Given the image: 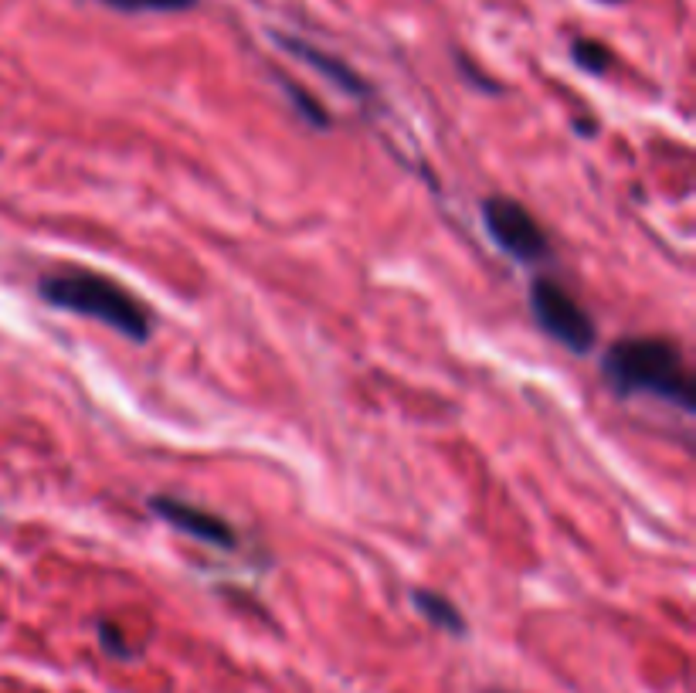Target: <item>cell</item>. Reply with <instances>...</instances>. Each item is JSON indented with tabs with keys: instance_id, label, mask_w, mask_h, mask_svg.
I'll return each mask as SVG.
<instances>
[{
	"instance_id": "6da1fadb",
	"label": "cell",
	"mask_w": 696,
	"mask_h": 693,
	"mask_svg": "<svg viewBox=\"0 0 696 693\" xmlns=\"http://www.w3.org/2000/svg\"><path fill=\"white\" fill-rule=\"evenodd\" d=\"M601 378L618 401L656 398L680 412H696L693 374L683 350L666 337H622L601 354Z\"/></svg>"
},
{
	"instance_id": "7a4b0ae2",
	"label": "cell",
	"mask_w": 696,
	"mask_h": 693,
	"mask_svg": "<svg viewBox=\"0 0 696 693\" xmlns=\"http://www.w3.org/2000/svg\"><path fill=\"white\" fill-rule=\"evenodd\" d=\"M38 296L41 303L96 320L133 344H146L153 337V313L146 310L143 299H136L130 289L102 276V272L79 269V265L48 272L38 279Z\"/></svg>"
},
{
	"instance_id": "3957f363",
	"label": "cell",
	"mask_w": 696,
	"mask_h": 693,
	"mask_svg": "<svg viewBox=\"0 0 696 693\" xmlns=\"http://www.w3.org/2000/svg\"><path fill=\"white\" fill-rule=\"evenodd\" d=\"M530 316L554 344L578 357H588L598 347V327L591 320V313L574 299L557 279L537 276L530 282Z\"/></svg>"
},
{
	"instance_id": "277c9868",
	"label": "cell",
	"mask_w": 696,
	"mask_h": 693,
	"mask_svg": "<svg viewBox=\"0 0 696 693\" xmlns=\"http://www.w3.org/2000/svg\"><path fill=\"white\" fill-rule=\"evenodd\" d=\"M483 225L486 235L493 238V245L500 252L510 255L520 265H544L554 259V245L547 238L544 225L530 215L517 198H506V194H493L483 201Z\"/></svg>"
},
{
	"instance_id": "5b68a950",
	"label": "cell",
	"mask_w": 696,
	"mask_h": 693,
	"mask_svg": "<svg viewBox=\"0 0 696 693\" xmlns=\"http://www.w3.org/2000/svg\"><path fill=\"white\" fill-rule=\"evenodd\" d=\"M146 507H150L153 517H160L167 527L184 530L194 541L218 547V551H235L238 547V530L231 527L225 517H218L214 510H204V507H197V503L180 500V496H170V493H153L150 500H146Z\"/></svg>"
},
{
	"instance_id": "8992f818",
	"label": "cell",
	"mask_w": 696,
	"mask_h": 693,
	"mask_svg": "<svg viewBox=\"0 0 696 693\" xmlns=\"http://www.w3.org/2000/svg\"><path fill=\"white\" fill-rule=\"evenodd\" d=\"M272 41H276L286 55L296 58V62H303L306 68H313L316 75H323L330 85H337L340 92H347V96H354V99L371 96V85L364 82V75H360L354 65L343 62V58L330 55V51L309 45V41L296 38V34H286V31H272Z\"/></svg>"
},
{
	"instance_id": "52a82bcc",
	"label": "cell",
	"mask_w": 696,
	"mask_h": 693,
	"mask_svg": "<svg viewBox=\"0 0 696 693\" xmlns=\"http://www.w3.org/2000/svg\"><path fill=\"white\" fill-rule=\"evenodd\" d=\"M411 602H415L418 615L428 622V626L449 632V636H466V629H469L466 615L459 612V605H455L452 598L428 592V588H415V592H411Z\"/></svg>"
},
{
	"instance_id": "ba28073f",
	"label": "cell",
	"mask_w": 696,
	"mask_h": 693,
	"mask_svg": "<svg viewBox=\"0 0 696 693\" xmlns=\"http://www.w3.org/2000/svg\"><path fill=\"white\" fill-rule=\"evenodd\" d=\"M279 85H282V92H286V99L292 102V109H296V116L303 119L306 126H313V130H330L333 116L326 113V109L313 96H309L303 85L292 82V79H282V75H279Z\"/></svg>"
},
{
	"instance_id": "9c48e42d",
	"label": "cell",
	"mask_w": 696,
	"mask_h": 693,
	"mask_svg": "<svg viewBox=\"0 0 696 693\" xmlns=\"http://www.w3.org/2000/svg\"><path fill=\"white\" fill-rule=\"evenodd\" d=\"M571 62L588 75H605L615 65V55L608 45H601L595 38H574L571 41Z\"/></svg>"
},
{
	"instance_id": "30bf717a",
	"label": "cell",
	"mask_w": 696,
	"mask_h": 693,
	"mask_svg": "<svg viewBox=\"0 0 696 693\" xmlns=\"http://www.w3.org/2000/svg\"><path fill=\"white\" fill-rule=\"evenodd\" d=\"M99 4L123 14H180V11H191L201 0H99Z\"/></svg>"
},
{
	"instance_id": "8fae6325",
	"label": "cell",
	"mask_w": 696,
	"mask_h": 693,
	"mask_svg": "<svg viewBox=\"0 0 696 693\" xmlns=\"http://www.w3.org/2000/svg\"><path fill=\"white\" fill-rule=\"evenodd\" d=\"M455 65H459V75L472 85V89L486 92V96H500V92H503V85L496 82V79H486L483 68L472 65V58H469V55H462V51H459V55H455Z\"/></svg>"
},
{
	"instance_id": "7c38bea8",
	"label": "cell",
	"mask_w": 696,
	"mask_h": 693,
	"mask_svg": "<svg viewBox=\"0 0 696 693\" xmlns=\"http://www.w3.org/2000/svg\"><path fill=\"white\" fill-rule=\"evenodd\" d=\"M99 643H102V649H106L109 656H116V660H126V656H130L123 632H119L113 622H99Z\"/></svg>"
},
{
	"instance_id": "4fadbf2b",
	"label": "cell",
	"mask_w": 696,
	"mask_h": 693,
	"mask_svg": "<svg viewBox=\"0 0 696 693\" xmlns=\"http://www.w3.org/2000/svg\"><path fill=\"white\" fill-rule=\"evenodd\" d=\"M598 4H622V0H598Z\"/></svg>"
}]
</instances>
